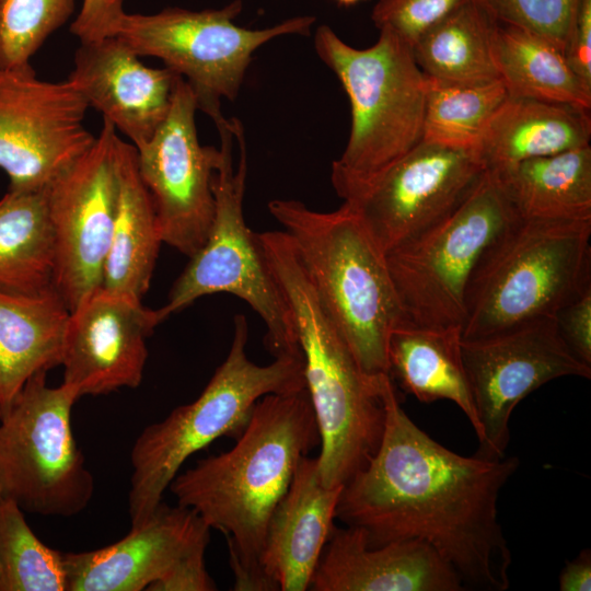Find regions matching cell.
<instances>
[{"mask_svg": "<svg viewBox=\"0 0 591 591\" xmlns=\"http://www.w3.org/2000/svg\"><path fill=\"white\" fill-rule=\"evenodd\" d=\"M382 396L380 445L344 484L336 518L361 529L371 547L397 541L428 545L465 590H507L512 556L498 499L519 459L463 456L447 449L407 416L390 375Z\"/></svg>", "mask_w": 591, "mask_h": 591, "instance_id": "cell-1", "label": "cell"}, {"mask_svg": "<svg viewBox=\"0 0 591 591\" xmlns=\"http://www.w3.org/2000/svg\"><path fill=\"white\" fill-rule=\"evenodd\" d=\"M306 389L263 396L227 452L178 473L169 489L228 542L233 590H278L260 567L267 523L300 460L320 444Z\"/></svg>", "mask_w": 591, "mask_h": 591, "instance_id": "cell-2", "label": "cell"}, {"mask_svg": "<svg viewBox=\"0 0 591 591\" xmlns=\"http://www.w3.org/2000/svg\"><path fill=\"white\" fill-rule=\"evenodd\" d=\"M293 318L320 433L326 487L343 486L375 454L384 430L382 382L367 375L321 304L286 231L257 233Z\"/></svg>", "mask_w": 591, "mask_h": 591, "instance_id": "cell-3", "label": "cell"}, {"mask_svg": "<svg viewBox=\"0 0 591 591\" xmlns=\"http://www.w3.org/2000/svg\"><path fill=\"white\" fill-rule=\"evenodd\" d=\"M270 215L285 228L313 289L362 371L389 375L387 343L406 320L385 254L347 205L316 211L274 199Z\"/></svg>", "mask_w": 591, "mask_h": 591, "instance_id": "cell-4", "label": "cell"}, {"mask_svg": "<svg viewBox=\"0 0 591 591\" xmlns=\"http://www.w3.org/2000/svg\"><path fill=\"white\" fill-rule=\"evenodd\" d=\"M247 337L246 317L237 314L229 354L200 395L137 437L130 452L131 525L146 520L162 502L189 456L221 437L236 439L258 399L305 389L302 356H280L266 366L256 364L246 355Z\"/></svg>", "mask_w": 591, "mask_h": 591, "instance_id": "cell-5", "label": "cell"}, {"mask_svg": "<svg viewBox=\"0 0 591 591\" xmlns=\"http://www.w3.org/2000/svg\"><path fill=\"white\" fill-rule=\"evenodd\" d=\"M590 236L591 221L515 219L470 278L462 338L554 317L591 288Z\"/></svg>", "mask_w": 591, "mask_h": 591, "instance_id": "cell-6", "label": "cell"}, {"mask_svg": "<svg viewBox=\"0 0 591 591\" xmlns=\"http://www.w3.org/2000/svg\"><path fill=\"white\" fill-rule=\"evenodd\" d=\"M314 48L350 103L349 138L332 164L333 187L370 178L422 141L429 81L408 43L384 27L375 44L360 49L321 25Z\"/></svg>", "mask_w": 591, "mask_h": 591, "instance_id": "cell-7", "label": "cell"}, {"mask_svg": "<svg viewBox=\"0 0 591 591\" xmlns=\"http://www.w3.org/2000/svg\"><path fill=\"white\" fill-rule=\"evenodd\" d=\"M216 126L222 161L212 177V224L205 243L174 282L167 302L155 310L159 323L199 298L225 292L246 302L263 320L264 344L275 358L301 356L289 305L267 265L257 233L245 222L247 158L243 127L235 118H224Z\"/></svg>", "mask_w": 591, "mask_h": 591, "instance_id": "cell-8", "label": "cell"}, {"mask_svg": "<svg viewBox=\"0 0 591 591\" xmlns=\"http://www.w3.org/2000/svg\"><path fill=\"white\" fill-rule=\"evenodd\" d=\"M242 8V0L218 10L167 8L154 14L126 13L120 8L90 39L112 36L139 57L161 59L192 86L198 109L216 124L224 118L221 100H235L253 54L276 37L309 35L315 21L302 15L251 30L233 22Z\"/></svg>", "mask_w": 591, "mask_h": 591, "instance_id": "cell-9", "label": "cell"}, {"mask_svg": "<svg viewBox=\"0 0 591 591\" xmlns=\"http://www.w3.org/2000/svg\"><path fill=\"white\" fill-rule=\"evenodd\" d=\"M515 219L496 176L485 171L450 213L386 252L406 320L462 328L470 278L488 246Z\"/></svg>", "mask_w": 591, "mask_h": 591, "instance_id": "cell-10", "label": "cell"}, {"mask_svg": "<svg viewBox=\"0 0 591 591\" xmlns=\"http://www.w3.org/2000/svg\"><path fill=\"white\" fill-rule=\"evenodd\" d=\"M33 375L0 416V498L23 511L70 518L92 500L94 478L71 428L77 390Z\"/></svg>", "mask_w": 591, "mask_h": 591, "instance_id": "cell-11", "label": "cell"}, {"mask_svg": "<svg viewBox=\"0 0 591 591\" xmlns=\"http://www.w3.org/2000/svg\"><path fill=\"white\" fill-rule=\"evenodd\" d=\"M485 171L476 150L422 140L370 178L334 189L385 254L450 213Z\"/></svg>", "mask_w": 591, "mask_h": 591, "instance_id": "cell-12", "label": "cell"}, {"mask_svg": "<svg viewBox=\"0 0 591 591\" xmlns=\"http://www.w3.org/2000/svg\"><path fill=\"white\" fill-rule=\"evenodd\" d=\"M121 138L103 119L91 147L46 187L53 285L69 311L101 287L119 187Z\"/></svg>", "mask_w": 591, "mask_h": 591, "instance_id": "cell-13", "label": "cell"}, {"mask_svg": "<svg viewBox=\"0 0 591 591\" xmlns=\"http://www.w3.org/2000/svg\"><path fill=\"white\" fill-rule=\"evenodd\" d=\"M461 351L479 424L475 454L484 457L506 455L511 414L530 393L558 378H591V366L570 350L554 317L462 338Z\"/></svg>", "mask_w": 591, "mask_h": 591, "instance_id": "cell-14", "label": "cell"}, {"mask_svg": "<svg viewBox=\"0 0 591 591\" xmlns=\"http://www.w3.org/2000/svg\"><path fill=\"white\" fill-rule=\"evenodd\" d=\"M88 108L68 80H40L31 65L0 68V169L10 190L46 188L91 147Z\"/></svg>", "mask_w": 591, "mask_h": 591, "instance_id": "cell-15", "label": "cell"}, {"mask_svg": "<svg viewBox=\"0 0 591 591\" xmlns=\"http://www.w3.org/2000/svg\"><path fill=\"white\" fill-rule=\"evenodd\" d=\"M197 109L192 86L179 77L166 118L136 148L162 242L188 258L209 234L215 216L212 177L222 161L221 148L198 140Z\"/></svg>", "mask_w": 591, "mask_h": 591, "instance_id": "cell-16", "label": "cell"}, {"mask_svg": "<svg viewBox=\"0 0 591 591\" xmlns=\"http://www.w3.org/2000/svg\"><path fill=\"white\" fill-rule=\"evenodd\" d=\"M160 324L140 299L96 289L70 311L60 366L79 396L105 395L141 383L147 337Z\"/></svg>", "mask_w": 591, "mask_h": 591, "instance_id": "cell-17", "label": "cell"}, {"mask_svg": "<svg viewBox=\"0 0 591 591\" xmlns=\"http://www.w3.org/2000/svg\"><path fill=\"white\" fill-rule=\"evenodd\" d=\"M209 538L210 528L194 510L162 501L121 540L94 551L63 552L67 591L147 590Z\"/></svg>", "mask_w": 591, "mask_h": 591, "instance_id": "cell-18", "label": "cell"}, {"mask_svg": "<svg viewBox=\"0 0 591 591\" xmlns=\"http://www.w3.org/2000/svg\"><path fill=\"white\" fill-rule=\"evenodd\" d=\"M179 77L147 67L119 39L104 36L81 42L67 80L138 148L166 118Z\"/></svg>", "mask_w": 591, "mask_h": 591, "instance_id": "cell-19", "label": "cell"}, {"mask_svg": "<svg viewBox=\"0 0 591 591\" xmlns=\"http://www.w3.org/2000/svg\"><path fill=\"white\" fill-rule=\"evenodd\" d=\"M313 591H463L457 573L428 545L397 541L368 545L356 526L337 528L312 576Z\"/></svg>", "mask_w": 591, "mask_h": 591, "instance_id": "cell-20", "label": "cell"}, {"mask_svg": "<svg viewBox=\"0 0 591 591\" xmlns=\"http://www.w3.org/2000/svg\"><path fill=\"white\" fill-rule=\"evenodd\" d=\"M343 486L323 484L317 456L300 460L286 494L271 512L259 559L278 590H309L335 525Z\"/></svg>", "mask_w": 591, "mask_h": 591, "instance_id": "cell-21", "label": "cell"}, {"mask_svg": "<svg viewBox=\"0 0 591 591\" xmlns=\"http://www.w3.org/2000/svg\"><path fill=\"white\" fill-rule=\"evenodd\" d=\"M590 111L570 104L508 95L477 148L486 171L590 144Z\"/></svg>", "mask_w": 591, "mask_h": 591, "instance_id": "cell-22", "label": "cell"}, {"mask_svg": "<svg viewBox=\"0 0 591 591\" xmlns=\"http://www.w3.org/2000/svg\"><path fill=\"white\" fill-rule=\"evenodd\" d=\"M69 313L54 287L36 294L0 290V416L33 375L60 366Z\"/></svg>", "mask_w": 591, "mask_h": 591, "instance_id": "cell-23", "label": "cell"}, {"mask_svg": "<svg viewBox=\"0 0 591 591\" xmlns=\"http://www.w3.org/2000/svg\"><path fill=\"white\" fill-rule=\"evenodd\" d=\"M462 328L401 322L387 343L389 375L419 402L448 399L470 420L476 434L479 424L463 364Z\"/></svg>", "mask_w": 591, "mask_h": 591, "instance_id": "cell-24", "label": "cell"}, {"mask_svg": "<svg viewBox=\"0 0 591 591\" xmlns=\"http://www.w3.org/2000/svg\"><path fill=\"white\" fill-rule=\"evenodd\" d=\"M119 187L101 287L142 300L163 243L154 208L138 170L137 150L121 139Z\"/></svg>", "mask_w": 591, "mask_h": 591, "instance_id": "cell-25", "label": "cell"}, {"mask_svg": "<svg viewBox=\"0 0 591 591\" xmlns=\"http://www.w3.org/2000/svg\"><path fill=\"white\" fill-rule=\"evenodd\" d=\"M493 174L519 219L591 221L590 144Z\"/></svg>", "mask_w": 591, "mask_h": 591, "instance_id": "cell-26", "label": "cell"}, {"mask_svg": "<svg viewBox=\"0 0 591 591\" xmlns=\"http://www.w3.org/2000/svg\"><path fill=\"white\" fill-rule=\"evenodd\" d=\"M499 21L479 0H466L412 46L426 78L442 85L500 80L494 58Z\"/></svg>", "mask_w": 591, "mask_h": 591, "instance_id": "cell-27", "label": "cell"}, {"mask_svg": "<svg viewBox=\"0 0 591 591\" xmlns=\"http://www.w3.org/2000/svg\"><path fill=\"white\" fill-rule=\"evenodd\" d=\"M494 58L508 95L591 109V89L570 68L564 49L546 37L499 22Z\"/></svg>", "mask_w": 591, "mask_h": 591, "instance_id": "cell-28", "label": "cell"}, {"mask_svg": "<svg viewBox=\"0 0 591 591\" xmlns=\"http://www.w3.org/2000/svg\"><path fill=\"white\" fill-rule=\"evenodd\" d=\"M54 239L46 188L0 200V290L36 294L54 287Z\"/></svg>", "mask_w": 591, "mask_h": 591, "instance_id": "cell-29", "label": "cell"}, {"mask_svg": "<svg viewBox=\"0 0 591 591\" xmlns=\"http://www.w3.org/2000/svg\"><path fill=\"white\" fill-rule=\"evenodd\" d=\"M507 96L501 80L474 85L429 81L422 140L477 151L490 118Z\"/></svg>", "mask_w": 591, "mask_h": 591, "instance_id": "cell-30", "label": "cell"}, {"mask_svg": "<svg viewBox=\"0 0 591 591\" xmlns=\"http://www.w3.org/2000/svg\"><path fill=\"white\" fill-rule=\"evenodd\" d=\"M0 591H67L63 552L45 545L23 510L0 498Z\"/></svg>", "mask_w": 591, "mask_h": 591, "instance_id": "cell-31", "label": "cell"}, {"mask_svg": "<svg viewBox=\"0 0 591 591\" xmlns=\"http://www.w3.org/2000/svg\"><path fill=\"white\" fill-rule=\"evenodd\" d=\"M73 8L74 0H0V68L31 65V57Z\"/></svg>", "mask_w": 591, "mask_h": 591, "instance_id": "cell-32", "label": "cell"}, {"mask_svg": "<svg viewBox=\"0 0 591 591\" xmlns=\"http://www.w3.org/2000/svg\"><path fill=\"white\" fill-rule=\"evenodd\" d=\"M502 23L535 32L565 51L578 0H479Z\"/></svg>", "mask_w": 591, "mask_h": 591, "instance_id": "cell-33", "label": "cell"}, {"mask_svg": "<svg viewBox=\"0 0 591 591\" xmlns=\"http://www.w3.org/2000/svg\"><path fill=\"white\" fill-rule=\"evenodd\" d=\"M466 0H379L372 9L374 25L389 28L410 46L430 27Z\"/></svg>", "mask_w": 591, "mask_h": 591, "instance_id": "cell-34", "label": "cell"}, {"mask_svg": "<svg viewBox=\"0 0 591 591\" xmlns=\"http://www.w3.org/2000/svg\"><path fill=\"white\" fill-rule=\"evenodd\" d=\"M554 318L570 350L591 366V288L559 309Z\"/></svg>", "mask_w": 591, "mask_h": 591, "instance_id": "cell-35", "label": "cell"}, {"mask_svg": "<svg viewBox=\"0 0 591 591\" xmlns=\"http://www.w3.org/2000/svg\"><path fill=\"white\" fill-rule=\"evenodd\" d=\"M207 546H200L179 558L147 591H213L217 586L205 565Z\"/></svg>", "mask_w": 591, "mask_h": 591, "instance_id": "cell-36", "label": "cell"}, {"mask_svg": "<svg viewBox=\"0 0 591 591\" xmlns=\"http://www.w3.org/2000/svg\"><path fill=\"white\" fill-rule=\"evenodd\" d=\"M565 57L577 77L591 89V0H578Z\"/></svg>", "mask_w": 591, "mask_h": 591, "instance_id": "cell-37", "label": "cell"}, {"mask_svg": "<svg viewBox=\"0 0 591 591\" xmlns=\"http://www.w3.org/2000/svg\"><path fill=\"white\" fill-rule=\"evenodd\" d=\"M560 591L591 590V552L583 549L573 559L567 560L558 578Z\"/></svg>", "mask_w": 591, "mask_h": 591, "instance_id": "cell-38", "label": "cell"}, {"mask_svg": "<svg viewBox=\"0 0 591 591\" xmlns=\"http://www.w3.org/2000/svg\"><path fill=\"white\" fill-rule=\"evenodd\" d=\"M123 0H83L82 9L71 24L70 31L79 38L90 34L103 20L108 10Z\"/></svg>", "mask_w": 591, "mask_h": 591, "instance_id": "cell-39", "label": "cell"}, {"mask_svg": "<svg viewBox=\"0 0 591 591\" xmlns=\"http://www.w3.org/2000/svg\"><path fill=\"white\" fill-rule=\"evenodd\" d=\"M335 1L343 5H352L364 0H335Z\"/></svg>", "mask_w": 591, "mask_h": 591, "instance_id": "cell-40", "label": "cell"}]
</instances>
